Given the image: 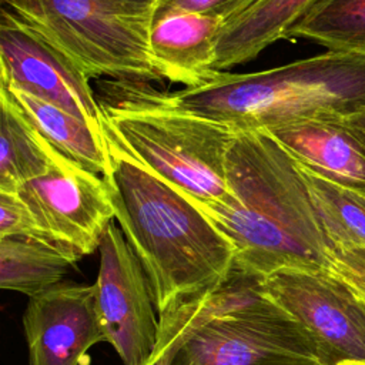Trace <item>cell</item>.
I'll list each match as a JSON object with an SVG mask.
<instances>
[{"mask_svg":"<svg viewBox=\"0 0 365 365\" xmlns=\"http://www.w3.org/2000/svg\"><path fill=\"white\" fill-rule=\"evenodd\" d=\"M299 165L365 197V133L345 117L265 130Z\"/></svg>","mask_w":365,"mask_h":365,"instance_id":"12","label":"cell"},{"mask_svg":"<svg viewBox=\"0 0 365 365\" xmlns=\"http://www.w3.org/2000/svg\"><path fill=\"white\" fill-rule=\"evenodd\" d=\"M258 0H161L157 4L155 11H187L218 17L222 24Z\"/></svg>","mask_w":365,"mask_h":365,"instance_id":"22","label":"cell"},{"mask_svg":"<svg viewBox=\"0 0 365 365\" xmlns=\"http://www.w3.org/2000/svg\"><path fill=\"white\" fill-rule=\"evenodd\" d=\"M318 0H258L225 21L217 36L214 71L255 58L272 43L285 38L289 29Z\"/></svg>","mask_w":365,"mask_h":365,"instance_id":"15","label":"cell"},{"mask_svg":"<svg viewBox=\"0 0 365 365\" xmlns=\"http://www.w3.org/2000/svg\"><path fill=\"white\" fill-rule=\"evenodd\" d=\"M3 93L24 120L60 154L97 175L110 168V150L106 133L68 111L11 86H1Z\"/></svg>","mask_w":365,"mask_h":365,"instance_id":"14","label":"cell"},{"mask_svg":"<svg viewBox=\"0 0 365 365\" xmlns=\"http://www.w3.org/2000/svg\"><path fill=\"white\" fill-rule=\"evenodd\" d=\"M252 279L234 275L224 287L171 304L160 314L158 338L145 365H171L185 339L207 319L231 307Z\"/></svg>","mask_w":365,"mask_h":365,"instance_id":"18","label":"cell"},{"mask_svg":"<svg viewBox=\"0 0 365 365\" xmlns=\"http://www.w3.org/2000/svg\"><path fill=\"white\" fill-rule=\"evenodd\" d=\"M298 168L331 250L365 248V197L334 184L299 164Z\"/></svg>","mask_w":365,"mask_h":365,"instance_id":"19","label":"cell"},{"mask_svg":"<svg viewBox=\"0 0 365 365\" xmlns=\"http://www.w3.org/2000/svg\"><path fill=\"white\" fill-rule=\"evenodd\" d=\"M130 3H137V4H148V6H157L161 0H124Z\"/></svg>","mask_w":365,"mask_h":365,"instance_id":"25","label":"cell"},{"mask_svg":"<svg viewBox=\"0 0 365 365\" xmlns=\"http://www.w3.org/2000/svg\"><path fill=\"white\" fill-rule=\"evenodd\" d=\"M77 261L51 244L23 238H0V287L29 297L58 285Z\"/></svg>","mask_w":365,"mask_h":365,"instance_id":"17","label":"cell"},{"mask_svg":"<svg viewBox=\"0 0 365 365\" xmlns=\"http://www.w3.org/2000/svg\"><path fill=\"white\" fill-rule=\"evenodd\" d=\"M147 91L167 107L235 131L349 117L365 107V54L328 50L255 73L217 71L197 87Z\"/></svg>","mask_w":365,"mask_h":365,"instance_id":"3","label":"cell"},{"mask_svg":"<svg viewBox=\"0 0 365 365\" xmlns=\"http://www.w3.org/2000/svg\"><path fill=\"white\" fill-rule=\"evenodd\" d=\"M0 84L48 101L104 131V113L87 77L70 58L0 10Z\"/></svg>","mask_w":365,"mask_h":365,"instance_id":"10","label":"cell"},{"mask_svg":"<svg viewBox=\"0 0 365 365\" xmlns=\"http://www.w3.org/2000/svg\"><path fill=\"white\" fill-rule=\"evenodd\" d=\"M349 123H352L355 127H358L361 131L365 133V107L362 110H359L358 113L349 115V117H345Z\"/></svg>","mask_w":365,"mask_h":365,"instance_id":"24","label":"cell"},{"mask_svg":"<svg viewBox=\"0 0 365 365\" xmlns=\"http://www.w3.org/2000/svg\"><path fill=\"white\" fill-rule=\"evenodd\" d=\"M258 287L309 334L325 365L365 361V305L329 269L281 268Z\"/></svg>","mask_w":365,"mask_h":365,"instance_id":"7","label":"cell"},{"mask_svg":"<svg viewBox=\"0 0 365 365\" xmlns=\"http://www.w3.org/2000/svg\"><path fill=\"white\" fill-rule=\"evenodd\" d=\"M331 51L365 54V0H318L287 33Z\"/></svg>","mask_w":365,"mask_h":365,"instance_id":"20","label":"cell"},{"mask_svg":"<svg viewBox=\"0 0 365 365\" xmlns=\"http://www.w3.org/2000/svg\"><path fill=\"white\" fill-rule=\"evenodd\" d=\"M222 20L187 11H155L150 53L163 80L197 87L214 71L217 36Z\"/></svg>","mask_w":365,"mask_h":365,"instance_id":"13","label":"cell"},{"mask_svg":"<svg viewBox=\"0 0 365 365\" xmlns=\"http://www.w3.org/2000/svg\"><path fill=\"white\" fill-rule=\"evenodd\" d=\"M47 240L76 261L93 254L114 220L107 182L68 158L13 191Z\"/></svg>","mask_w":365,"mask_h":365,"instance_id":"8","label":"cell"},{"mask_svg":"<svg viewBox=\"0 0 365 365\" xmlns=\"http://www.w3.org/2000/svg\"><path fill=\"white\" fill-rule=\"evenodd\" d=\"M338 365H365V361H344Z\"/></svg>","mask_w":365,"mask_h":365,"instance_id":"26","label":"cell"},{"mask_svg":"<svg viewBox=\"0 0 365 365\" xmlns=\"http://www.w3.org/2000/svg\"><path fill=\"white\" fill-rule=\"evenodd\" d=\"M329 271L342 279L365 305V248L332 251Z\"/></svg>","mask_w":365,"mask_h":365,"instance_id":"23","label":"cell"},{"mask_svg":"<svg viewBox=\"0 0 365 365\" xmlns=\"http://www.w3.org/2000/svg\"><path fill=\"white\" fill-rule=\"evenodd\" d=\"M171 365H325L309 334L251 281L227 309L201 324Z\"/></svg>","mask_w":365,"mask_h":365,"instance_id":"6","label":"cell"},{"mask_svg":"<svg viewBox=\"0 0 365 365\" xmlns=\"http://www.w3.org/2000/svg\"><path fill=\"white\" fill-rule=\"evenodd\" d=\"M96 302L108 342L124 365H145L158 338L148 275L121 228L111 222L101 240Z\"/></svg>","mask_w":365,"mask_h":365,"instance_id":"9","label":"cell"},{"mask_svg":"<svg viewBox=\"0 0 365 365\" xmlns=\"http://www.w3.org/2000/svg\"><path fill=\"white\" fill-rule=\"evenodd\" d=\"M21 26L70 58L87 77L163 80L150 53L157 6L124 0H0Z\"/></svg>","mask_w":365,"mask_h":365,"instance_id":"5","label":"cell"},{"mask_svg":"<svg viewBox=\"0 0 365 365\" xmlns=\"http://www.w3.org/2000/svg\"><path fill=\"white\" fill-rule=\"evenodd\" d=\"M0 113V191L13 192L23 182L53 170L64 155L24 120L3 93Z\"/></svg>","mask_w":365,"mask_h":365,"instance_id":"16","label":"cell"},{"mask_svg":"<svg viewBox=\"0 0 365 365\" xmlns=\"http://www.w3.org/2000/svg\"><path fill=\"white\" fill-rule=\"evenodd\" d=\"M23 327L30 365H81L93 345L106 342L94 284L60 282L30 297Z\"/></svg>","mask_w":365,"mask_h":365,"instance_id":"11","label":"cell"},{"mask_svg":"<svg viewBox=\"0 0 365 365\" xmlns=\"http://www.w3.org/2000/svg\"><path fill=\"white\" fill-rule=\"evenodd\" d=\"M232 197L194 204L230 240L234 274L259 281L281 268L329 269L332 250L295 160L265 131H240L227 153Z\"/></svg>","mask_w":365,"mask_h":365,"instance_id":"1","label":"cell"},{"mask_svg":"<svg viewBox=\"0 0 365 365\" xmlns=\"http://www.w3.org/2000/svg\"><path fill=\"white\" fill-rule=\"evenodd\" d=\"M3 237H23L51 244L23 201L14 192L0 191V238Z\"/></svg>","mask_w":365,"mask_h":365,"instance_id":"21","label":"cell"},{"mask_svg":"<svg viewBox=\"0 0 365 365\" xmlns=\"http://www.w3.org/2000/svg\"><path fill=\"white\" fill-rule=\"evenodd\" d=\"M108 150L110 168L103 178L114 218L148 275L158 312L228 284L235 262L230 240L188 195L110 140Z\"/></svg>","mask_w":365,"mask_h":365,"instance_id":"2","label":"cell"},{"mask_svg":"<svg viewBox=\"0 0 365 365\" xmlns=\"http://www.w3.org/2000/svg\"><path fill=\"white\" fill-rule=\"evenodd\" d=\"M147 84L115 81L121 98L98 100L107 138L194 201L230 200L227 153L240 131L155 101Z\"/></svg>","mask_w":365,"mask_h":365,"instance_id":"4","label":"cell"}]
</instances>
